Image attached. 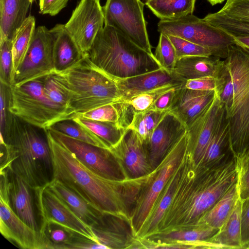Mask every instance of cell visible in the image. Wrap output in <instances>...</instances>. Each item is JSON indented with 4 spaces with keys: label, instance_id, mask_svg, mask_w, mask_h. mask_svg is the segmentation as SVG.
<instances>
[{
    "label": "cell",
    "instance_id": "e575fe53",
    "mask_svg": "<svg viewBox=\"0 0 249 249\" xmlns=\"http://www.w3.org/2000/svg\"><path fill=\"white\" fill-rule=\"evenodd\" d=\"M76 122L88 128L111 148L121 140L126 128L115 123L102 122L75 117Z\"/></svg>",
    "mask_w": 249,
    "mask_h": 249
},
{
    "label": "cell",
    "instance_id": "9c48e42d",
    "mask_svg": "<svg viewBox=\"0 0 249 249\" xmlns=\"http://www.w3.org/2000/svg\"><path fill=\"white\" fill-rule=\"evenodd\" d=\"M0 198L24 222L41 233L46 220L42 211L40 191L6 167H0Z\"/></svg>",
    "mask_w": 249,
    "mask_h": 249
},
{
    "label": "cell",
    "instance_id": "816d5d0a",
    "mask_svg": "<svg viewBox=\"0 0 249 249\" xmlns=\"http://www.w3.org/2000/svg\"><path fill=\"white\" fill-rule=\"evenodd\" d=\"M68 249H108L107 246L78 233H76L72 242L68 246Z\"/></svg>",
    "mask_w": 249,
    "mask_h": 249
},
{
    "label": "cell",
    "instance_id": "681fc988",
    "mask_svg": "<svg viewBox=\"0 0 249 249\" xmlns=\"http://www.w3.org/2000/svg\"><path fill=\"white\" fill-rule=\"evenodd\" d=\"M241 237L243 249H249V197L242 200Z\"/></svg>",
    "mask_w": 249,
    "mask_h": 249
},
{
    "label": "cell",
    "instance_id": "7dc6e473",
    "mask_svg": "<svg viewBox=\"0 0 249 249\" xmlns=\"http://www.w3.org/2000/svg\"><path fill=\"white\" fill-rule=\"evenodd\" d=\"M216 13L249 21V0H226L224 5Z\"/></svg>",
    "mask_w": 249,
    "mask_h": 249
},
{
    "label": "cell",
    "instance_id": "1f68e13d",
    "mask_svg": "<svg viewBox=\"0 0 249 249\" xmlns=\"http://www.w3.org/2000/svg\"><path fill=\"white\" fill-rule=\"evenodd\" d=\"M196 0H150L145 4L160 20H176L193 14Z\"/></svg>",
    "mask_w": 249,
    "mask_h": 249
},
{
    "label": "cell",
    "instance_id": "6f0895ef",
    "mask_svg": "<svg viewBox=\"0 0 249 249\" xmlns=\"http://www.w3.org/2000/svg\"><path fill=\"white\" fill-rule=\"evenodd\" d=\"M148 0H145V1H148Z\"/></svg>",
    "mask_w": 249,
    "mask_h": 249
},
{
    "label": "cell",
    "instance_id": "cb8c5ba5",
    "mask_svg": "<svg viewBox=\"0 0 249 249\" xmlns=\"http://www.w3.org/2000/svg\"><path fill=\"white\" fill-rule=\"evenodd\" d=\"M50 31L53 36V57L55 71L68 69L86 55L68 33L65 24H57Z\"/></svg>",
    "mask_w": 249,
    "mask_h": 249
},
{
    "label": "cell",
    "instance_id": "7a4b0ae2",
    "mask_svg": "<svg viewBox=\"0 0 249 249\" xmlns=\"http://www.w3.org/2000/svg\"><path fill=\"white\" fill-rule=\"evenodd\" d=\"M53 179L77 193L97 210L130 224V213L150 174L135 178L108 179L91 171L51 135L47 129Z\"/></svg>",
    "mask_w": 249,
    "mask_h": 249
},
{
    "label": "cell",
    "instance_id": "30bf717a",
    "mask_svg": "<svg viewBox=\"0 0 249 249\" xmlns=\"http://www.w3.org/2000/svg\"><path fill=\"white\" fill-rule=\"evenodd\" d=\"M157 27L160 33L186 39L224 59L228 56L229 47L235 44L232 36L193 14L176 20H160Z\"/></svg>",
    "mask_w": 249,
    "mask_h": 249
},
{
    "label": "cell",
    "instance_id": "f907efd6",
    "mask_svg": "<svg viewBox=\"0 0 249 249\" xmlns=\"http://www.w3.org/2000/svg\"><path fill=\"white\" fill-rule=\"evenodd\" d=\"M69 0H39V13L51 16L57 15L67 5Z\"/></svg>",
    "mask_w": 249,
    "mask_h": 249
},
{
    "label": "cell",
    "instance_id": "7bdbcfd3",
    "mask_svg": "<svg viewBox=\"0 0 249 249\" xmlns=\"http://www.w3.org/2000/svg\"><path fill=\"white\" fill-rule=\"evenodd\" d=\"M13 63L12 53V40H0V81L10 86L13 80Z\"/></svg>",
    "mask_w": 249,
    "mask_h": 249
},
{
    "label": "cell",
    "instance_id": "603a6c76",
    "mask_svg": "<svg viewBox=\"0 0 249 249\" xmlns=\"http://www.w3.org/2000/svg\"><path fill=\"white\" fill-rule=\"evenodd\" d=\"M224 61L213 55L193 56L177 59L173 72L184 81L204 76L220 78Z\"/></svg>",
    "mask_w": 249,
    "mask_h": 249
},
{
    "label": "cell",
    "instance_id": "ab89813d",
    "mask_svg": "<svg viewBox=\"0 0 249 249\" xmlns=\"http://www.w3.org/2000/svg\"><path fill=\"white\" fill-rule=\"evenodd\" d=\"M203 19L233 36H249V21L220 15L216 12L208 14Z\"/></svg>",
    "mask_w": 249,
    "mask_h": 249
},
{
    "label": "cell",
    "instance_id": "277c9868",
    "mask_svg": "<svg viewBox=\"0 0 249 249\" xmlns=\"http://www.w3.org/2000/svg\"><path fill=\"white\" fill-rule=\"evenodd\" d=\"M220 77L225 81L221 95L231 96L225 106L230 141L234 157L249 145V53L236 44L228 49Z\"/></svg>",
    "mask_w": 249,
    "mask_h": 249
},
{
    "label": "cell",
    "instance_id": "5bb4252c",
    "mask_svg": "<svg viewBox=\"0 0 249 249\" xmlns=\"http://www.w3.org/2000/svg\"><path fill=\"white\" fill-rule=\"evenodd\" d=\"M104 20L100 0H80L65 27L81 51L87 55L103 28Z\"/></svg>",
    "mask_w": 249,
    "mask_h": 249
},
{
    "label": "cell",
    "instance_id": "484cf974",
    "mask_svg": "<svg viewBox=\"0 0 249 249\" xmlns=\"http://www.w3.org/2000/svg\"><path fill=\"white\" fill-rule=\"evenodd\" d=\"M181 171L179 162L157 198L147 219L137 236V238L147 239L157 233L160 222L176 190Z\"/></svg>",
    "mask_w": 249,
    "mask_h": 249
},
{
    "label": "cell",
    "instance_id": "83f0119b",
    "mask_svg": "<svg viewBox=\"0 0 249 249\" xmlns=\"http://www.w3.org/2000/svg\"><path fill=\"white\" fill-rule=\"evenodd\" d=\"M29 0H0V40H11L27 17Z\"/></svg>",
    "mask_w": 249,
    "mask_h": 249
},
{
    "label": "cell",
    "instance_id": "4fadbf2b",
    "mask_svg": "<svg viewBox=\"0 0 249 249\" xmlns=\"http://www.w3.org/2000/svg\"><path fill=\"white\" fill-rule=\"evenodd\" d=\"M53 36L44 26L36 28L26 53L17 69L12 85H19L45 76L54 71Z\"/></svg>",
    "mask_w": 249,
    "mask_h": 249
},
{
    "label": "cell",
    "instance_id": "d6a6232c",
    "mask_svg": "<svg viewBox=\"0 0 249 249\" xmlns=\"http://www.w3.org/2000/svg\"><path fill=\"white\" fill-rule=\"evenodd\" d=\"M35 30L36 19L34 16H29L25 18L14 34L12 39L13 78L29 47Z\"/></svg>",
    "mask_w": 249,
    "mask_h": 249
},
{
    "label": "cell",
    "instance_id": "e0dca14e",
    "mask_svg": "<svg viewBox=\"0 0 249 249\" xmlns=\"http://www.w3.org/2000/svg\"><path fill=\"white\" fill-rule=\"evenodd\" d=\"M187 131L186 126L176 115L170 112L165 114L148 139L143 142L153 170Z\"/></svg>",
    "mask_w": 249,
    "mask_h": 249
},
{
    "label": "cell",
    "instance_id": "836d02e7",
    "mask_svg": "<svg viewBox=\"0 0 249 249\" xmlns=\"http://www.w3.org/2000/svg\"><path fill=\"white\" fill-rule=\"evenodd\" d=\"M81 141L101 147L110 149L109 146L91 131L73 119L58 121L49 128Z\"/></svg>",
    "mask_w": 249,
    "mask_h": 249
},
{
    "label": "cell",
    "instance_id": "ffe728a7",
    "mask_svg": "<svg viewBox=\"0 0 249 249\" xmlns=\"http://www.w3.org/2000/svg\"><path fill=\"white\" fill-rule=\"evenodd\" d=\"M114 78L121 103L140 93L168 85H182L185 81L162 68L132 77Z\"/></svg>",
    "mask_w": 249,
    "mask_h": 249
},
{
    "label": "cell",
    "instance_id": "60d3db41",
    "mask_svg": "<svg viewBox=\"0 0 249 249\" xmlns=\"http://www.w3.org/2000/svg\"><path fill=\"white\" fill-rule=\"evenodd\" d=\"M182 85L170 84L137 95L124 102L132 111H142L149 109L156 100L164 93Z\"/></svg>",
    "mask_w": 249,
    "mask_h": 249
},
{
    "label": "cell",
    "instance_id": "f546056e",
    "mask_svg": "<svg viewBox=\"0 0 249 249\" xmlns=\"http://www.w3.org/2000/svg\"><path fill=\"white\" fill-rule=\"evenodd\" d=\"M218 230L206 225H197L191 229L156 234L147 239L156 244L180 242L186 245L188 249H196L199 242L208 240Z\"/></svg>",
    "mask_w": 249,
    "mask_h": 249
},
{
    "label": "cell",
    "instance_id": "db71d44e",
    "mask_svg": "<svg viewBox=\"0 0 249 249\" xmlns=\"http://www.w3.org/2000/svg\"><path fill=\"white\" fill-rule=\"evenodd\" d=\"M233 37L236 45L249 53V36H239Z\"/></svg>",
    "mask_w": 249,
    "mask_h": 249
},
{
    "label": "cell",
    "instance_id": "8d00e7d4",
    "mask_svg": "<svg viewBox=\"0 0 249 249\" xmlns=\"http://www.w3.org/2000/svg\"><path fill=\"white\" fill-rule=\"evenodd\" d=\"M166 113L151 109L133 111L127 128L135 131L143 142H145Z\"/></svg>",
    "mask_w": 249,
    "mask_h": 249
},
{
    "label": "cell",
    "instance_id": "c3c4849f",
    "mask_svg": "<svg viewBox=\"0 0 249 249\" xmlns=\"http://www.w3.org/2000/svg\"><path fill=\"white\" fill-rule=\"evenodd\" d=\"M10 87L0 84V135L4 133L7 118L9 114L8 108Z\"/></svg>",
    "mask_w": 249,
    "mask_h": 249
},
{
    "label": "cell",
    "instance_id": "bcb514c9",
    "mask_svg": "<svg viewBox=\"0 0 249 249\" xmlns=\"http://www.w3.org/2000/svg\"><path fill=\"white\" fill-rule=\"evenodd\" d=\"M225 84L222 77L216 78L213 76H204L198 78L187 80L182 87L186 89L202 90H218L221 93Z\"/></svg>",
    "mask_w": 249,
    "mask_h": 249
},
{
    "label": "cell",
    "instance_id": "6da1fadb",
    "mask_svg": "<svg viewBox=\"0 0 249 249\" xmlns=\"http://www.w3.org/2000/svg\"><path fill=\"white\" fill-rule=\"evenodd\" d=\"M180 164L176 190L156 234L196 227L202 216L237 182L234 157L207 167L195 163L187 146Z\"/></svg>",
    "mask_w": 249,
    "mask_h": 249
},
{
    "label": "cell",
    "instance_id": "8fae6325",
    "mask_svg": "<svg viewBox=\"0 0 249 249\" xmlns=\"http://www.w3.org/2000/svg\"><path fill=\"white\" fill-rule=\"evenodd\" d=\"M144 4L141 0H107L103 6L104 25L115 29L137 46L154 54L143 14Z\"/></svg>",
    "mask_w": 249,
    "mask_h": 249
},
{
    "label": "cell",
    "instance_id": "7402d4cb",
    "mask_svg": "<svg viewBox=\"0 0 249 249\" xmlns=\"http://www.w3.org/2000/svg\"><path fill=\"white\" fill-rule=\"evenodd\" d=\"M91 228L97 241L108 249H130L136 238L128 222L108 213Z\"/></svg>",
    "mask_w": 249,
    "mask_h": 249
},
{
    "label": "cell",
    "instance_id": "74e56055",
    "mask_svg": "<svg viewBox=\"0 0 249 249\" xmlns=\"http://www.w3.org/2000/svg\"><path fill=\"white\" fill-rule=\"evenodd\" d=\"M129 107L124 103L109 104L87 112L76 114L75 117L102 122H109L119 124L125 127L122 121L126 124L125 113Z\"/></svg>",
    "mask_w": 249,
    "mask_h": 249
},
{
    "label": "cell",
    "instance_id": "44dd1931",
    "mask_svg": "<svg viewBox=\"0 0 249 249\" xmlns=\"http://www.w3.org/2000/svg\"><path fill=\"white\" fill-rule=\"evenodd\" d=\"M215 90H193L181 86L176 89L169 112L176 115L187 128L212 102Z\"/></svg>",
    "mask_w": 249,
    "mask_h": 249
},
{
    "label": "cell",
    "instance_id": "9a60e30c",
    "mask_svg": "<svg viewBox=\"0 0 249 249\" xmlns=\"http://www.w3.org/2000/svg\"><path fill=\"white\" fill-rule=\"evenodd\" d=\"M225 113L224 106L216 89L212 102L187 127V148L196 164H199L205 154L209 143Z\"/></svg>",
    "mask_w": 249,
    "mask_h": 249
},
{
    "label": "cell",
    "instance_id": "ac0fdd59",
    "mask_svg": "<svg viewBox=\"0 0 249 249\" xmlns=\"http://www.w3.org/2000/svg\"><path fill=\"white\" fill-rule=\"evenodd\" d=\"M0 231L7 240L23 249H48L42 234L20 219L0 198Z\"/></svg>",
    "mask_w": 249,
    "mask_h": 249
},
{
    "label": "cell",
    "instance_id": "d6986e66",
    "mask_svg": "<svg viewBox=\"0 0 249 249\" xmlns=\"http://www.w3.org/2000/svg\"><path fill=\"white\" fill-rule=\"evenodd\" d=\"M40 200L46 222H55L97 242L91 227L80 220L48 186L41 189Z\"/></svg>",
    "mask_w": 249,
    "mask_h": 249
},
{
    "label": "cell",
    "instance_id": "f5cc1de1",
    "mask_svg": "<svg viewBox=\"0 0 249 249\" xmlns=\"http://www.w3.org/2000/svg\"><path fill=\"white\" fill-rule=\"evenodd\" d=\"M177 88L173 89L160 95L149 109L161 112H169Z\"/></svg>",
    "mask_w": 249,
    "mask_h": 249
},
{
    "label": "cell",
    "instance_id": "d4e9b609",
    "mask_svg": "<svg viewBox=\"0 0 249 249\" xmlns=\"http://www.w3.org/2000/svg\"><path fill=\"white\" fill-rule=\"evenodd\" d=\"M48 187L87 225L92 227L100 221L104 213L96 209L71 188L54 179Z\"/></svg>",
    "mask_w": 249,
    "mask_h": 249
},
{
    "label": "cell",
    "instance_id": "f1b7e54d",
    "mask_svg": "<svg viewBox=\"0 0 249 249\" xmlns=\"http://www.w3.org/2000/svg\"><path fill=\"white\" fill-rule=\"evenodd\" d=\"M240 197L223 226L208 242L218 249H243L241 237V210Z\"/></svg>",
    "mask_w": 249,
    "mask_h": 249
},
{
    "label": "cell",
    "instance_id": "8992f818",
    "mask_svg": "<svg viewBox=\"0 0 249 249\" xmlns=\"http://www.w3.org/2000/svg\"><path fill=\"white\" fill-rule=\"evenodd\" d=\"M56 72L69 91L70 107L76 114L121 103L114 77L92 63L87 55L68 69Z\"/></svg>",
    "mask_w": 249,
    "mask_h": 249
},
{
    "label": "cell",
    "instance_id": "52a82bcc",
    "mask_svg": "<svg viewBox=\"0 0 249 249\" xmlns=\"http://www.w3.org/2000/svg\"><path fill=\"white\" fill-rule=\"evenodd\" d=\"M44 77L10 86L9 111L21 120L48 129L54 123L75 116L52 102L43 89Z\"/></svg>",
    "mask_w": 249,
    "mask_h": 249
},
{
    "label": "cell",
    "instance_id": "d590c367",
    "mask_svg": "<svg viewBox=\"0 0 249 249\" xmlns=\"http://www.w3.org/2000/svg\"><path fill=\"white\" fill-rule=\"evenodd\" d=\"M43 89L45 94L52 102L76 116L70 107L69 91L57 72L53 71L44 77Z\"/></svg>",
    "mask_w": 249,
    "mask_h": 249
},
{
    "label": "cell",
    "instance_id": "9f6ffc18",
    "mask_svg": "<svg viewBox=\"0 0 249 249\" xmlns=\"http://www.w3.org/2000/svg\"><path fill=\"white\" fill-rule=\"evenodd\" d=\"M36 0H29V1H30V2L31 3H32L34 1H35Z\"/></svg>",
    "mask_w": 249,
    "mask_h": 249
},
{
    "label": "cell",
    "instance_id": "ba28073f",
    "mask_svg": "<svg viewBox=\"0 0 249 249\" xmlns=\"http://www.w3.org/2000/svg\"><path fill=\"white\" fill-rule=\"evenodd\" d=\"M187 144V131L173 145L142 186L130 213V225L135 238L147 219L159 195L179 164Z\"/></svg>",
    "mask_w": 249,
    "mask_h": 249
},
{
    "label": "cell",
    "instance_id": "7c38bea8",
    "mask_svg": "<svg viewBox=\"0 0 249 249\" xmlns=\"http://www.w3.org/2000/svg\"><path fill=\"white\" fill-rule=\"evenodd\" d=\"M52 136L71 151L83 165L104 178L122 180L127 178L122 166L110 149L97 146L47 129Z\"/></svg>",
    "mask_w": 249,
    "mask_h": 249
},
{
    "label": "cell",
    "instance_id": "4dcf8cb0",
    "mask_svg": "<svg viewBox=\"0 0 249 249\" xmlns=\"http://www.w3.org/2000/svg\"><path fill=\"white\" fill-rule=\"evenodd\" d=\"M239 198L237 182L202 216L197 225L219 230L228 219Z\"/></svg>",
    "mask_w": 249,
    "mask_h": 249
},
{
    "label": "cell",
    "instance_id": "4316f807",
    "mask_svg": "<svg viewBox=\"0 0 249 249\" xmlns=\"http://www.w3.org/2000/svg\"><path fill=\"white\" fill-rule=\"evenodd\" d=\"M233 157L230 145L229 123L225 112L199 163L207 167H213L220 165Z\"/></svg>",
    "mask_w": 249,
    "mask_h": 249
},
{
    "label": "cell",
    "instance_id": "3957f363",
    "mask_svg": "<svg viewBox=\"0 0 249 249\" xmlns=\"http://www.w3.org/2000/svg\"><path fill=\"white\" fill-rule=\"evenodd\" d=\"M10 112V111H9ZM0 167H6L34 188L48 186L53 169L47 129L29 124L9 112L0 135Z\"/></svg>",
    "mask_w": 249,
    "mask_h": 249
},
{
    "label": "cell",
    "instance_id": "2e32d148",
    "mask_svg": "<svg viewBox=\"0 0 249 249\" xmlns=\"http://www.w3.org/2000/svg\"><path fill=\"white\" fill-rule=\"evenodd\" d=\"M110 150L120 163L127 178H135L151 173L143 142L133 130L126 128L121 140Z\"/></svg>",
    "mask_w": 249,
    "mask_h": 249
},
{
    "label": "cell",
    "instance_id": "b9f144b4",
    "mask_svg": "<svg viewBox=\"0 0 249 249\" xmlns=\"http://www.w3.org/2000/svg\"><path fill=\"white\" fill-rule=\"evenodd\" d=\"M154 54L161 68L173 72L177 57L174 47L166 34L160 33Z\"/></svg>",
    "mask_w": 249,
    "mask_h": 249
},
{
    "label": "cell",
    "instance_id": "f35d334b",
    "mask_svg": "<svg viewBox=\"0 0 249 249\" xmlns=\"http://www.w3.org/2000/svg\"><path fill=\"white\" fill-rule=\"evenodd\" d=\"M77 232L52 221H46L42 234L48 249H68Z\"/></svg>",
    "mask_w": 249,
    "mask_h": 249
},
{
    "label": "cell",
    "instance_id": "5b68a950",
    "mask_svg": "<svg viewBox=\"0 0 249 249\" xmlns=\"http://www.w3.org/2000/svg\"><path fill=\"white\" fill-rule=\"evenodd\" d=\"M87 55L96 66L117 78L132 77L161 68L154 54L107 25L97 35Z\"/></svg>",
    "mask_w": 249,
    "mask_h": 249
},
{
    "label": "cell",
    "instance_id": "f6af8a7d",
    "mask_svg": "<svg viewBox=\"0 0 249 249\" xmlns=\"http://www.w3.org/2000/svg\"><path fill=\"white\" fill-rule=\"evenodd\" d=\"M235 160L239 196L242 200H244L249 197V145Z\"/></svg>",
    "mask_w": 249,
    "mask_h": 249
},
{
    "label": "cell",
    "instance_id": "11a10c76",
    "mask_svg": "<svg viewBox=\"0 0 249 249\" xmlns=\"http://www.w3.org/2000/svg\"><path fill=\"white\" fill-rule=\"evenodd\" d=\"M213 6L217 4H220L225 1V0H207Z\"/></svg>",
    "mask_w": 249,
    "mask_h": 249
},
{
    "label": "cell",
    "instance_id": "ee69618b",
    "mask_svg": "<svg viewBox=\"0 0 249 249\" xmlns=\"http://www.w3.org/2000/svg\"><path fill=\"white\" fill-rule=\"evenodd\" d=\"M167 35L174 47L177 59L187 56L213 55L211 51L205 47L177 36Z\"/></svg>",
    "mask_w": 249,
    "mask_h": 249
}]
</instances>
